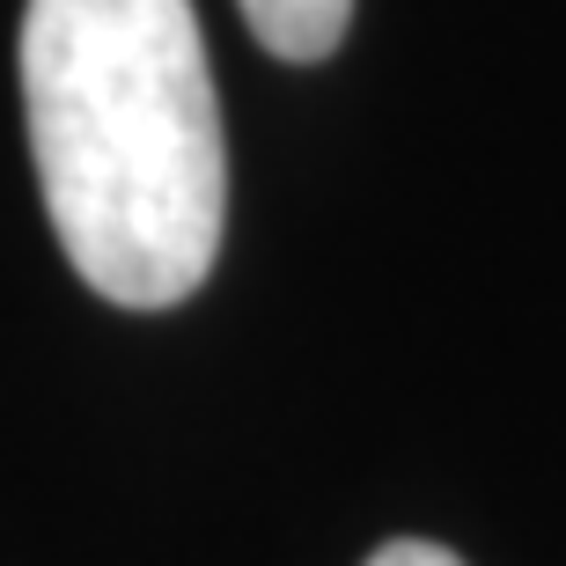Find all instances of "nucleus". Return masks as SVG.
<instances>
[{"label": "nucleus", "instance_id": "1", "mask_svg": "<svg viewBox=\"0 0 566 566\" xmlns=\"http://www.w3.org/2000/svg\"><path fill=\"white\" fill-rule=\"evenodd\" d=\"M22 118L66 265L118 310L207 287L229 147L191 0H30Z\"/></svg>", "mask_w": 566, "mask_h": 566}, {"label": "nucleus", "instance_id": "2", "mask_svg": "<svg viewBox=\"0 0 566 566\" xmlns=\"http://www.w3.org/2000/svg\"><path fill=\"white\" fill-rule=\"evenodd\" d=\"M251 38L273 52V60H332L346 44V22H354V0H235Z\"/></svg>", "mask_w": 566, "mask_h": 566}, {"label": "nucleus", "instance_id": "3", "mask_svg": "<svg viewBox=\"0 0 566 566\" xmlns=\"http://www.w3.org/2000/svg\"><path fill=\"white\" fill-rule=\"evenodd\" d=\"M368 566H463L449 545H427V537H390L382 552H368Z\"/></svg>", "mask_w": 566, "mask_h": 566}]
</instances>
